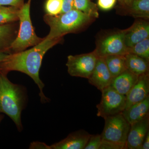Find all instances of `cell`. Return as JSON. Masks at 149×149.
Returning a JSON list of instances; mask_svg holds the SVG:
<instances>
[{
  "label": "cell",
  "mask_w": 149,
  "mask_h": 149,
  "mask_svg": "<svg viewBox=\"0 0 149 149\" xmlns=\"http://www.w3.org/2000/svg\"><path fill=\"white\" fill-rule=\"evenodd\" d=\"M63 38L44 40L33 47L18 52L9 54L3 61L0 63V71L6 74L10 71H19L27 74L32 78L38 86L40 101L43 104L49 102L44 92L45 84L40 79L39 72L44 56L48 50L61 42Z\"/></svg>",
  "instance_id": "6da1fadb"
},
{
  "label": "cell",
  "mask_w": 149,
  "mask_h": 149,
  "mask_svg": "<svg viewBox=\"0 0 149 149\" xmlns=\"http://www.w3.org/2000/svg\"><path fill=\"white\" fill-rule=\"evenodd\" d=\"M7 74L0 71V113L8 116L21 132L22 112L27 106V91L23 85L11 82Z\"/></svg>",
  "instance_id": "7a4b0ae2"
},
{
  "label": "cell",
  "mask_w": 149,
  "mask_h": 149,
  "mask_svg": "<svg viewBox=\"0 0 149 149\" xmlns=\"http://www.w3.org/2000/svg\"><path fill=\"white\" fill-rule=\"evenodd\" d=\"M95 18L82 12L73 9L56 16L45 14V22L50 27L49 34L45 38L49 40L63 38L70 33H76L88 27Z\"/></svg>",
  "instance_id": "3957f363"
},
{
  "label": "cell",
  "mask_w": 149,
  "mask_h": 149,
  "mask_svg": "<svg viewBox=\"0 0 149 149\" xmlns=\"http://www.w3.org/2000/svg\"><path fill=\"white\" fill-rule=\"evenodd\" d=\"M31 1L28 0L19 9L18 13L19 26L18 32L15 39L8 48V54L25 50L29 47L37 45L44 40V38H40L37 36L32 25L30 14Z\"/></svg>",
  "instance_id": "277c9868"
},
{
  "label": "cell",
  "mask_w": 149,
  "mask_h": 149,
  "mask_svg": "<svg viewBox=\"0 0 149 149\" xmlns=\"http://www.w3.org/2000/svg\"><path fill=\"white\" fill-rule=\"evenodd\" d=\"M125 29L113 31L106 34L97 41L94 50L98 58L109 55L125 56L128 48L125 42Z\"/></svg>",
  "instance_id": "5b68a950"
},
{
  "label": "cell",
  "mask_w": 149,
  "mask_h": 149,
  "mask_svg": "<svg viewBox=\"0 0 149 149\" xmlns=\"http://www.w3.org/2000/svg\"><path fill=\"white\" fill-rule=\"evenodd\" d=\"M104 119V126L101 134L102 140L126 145L130 125L125 120L122 113Z\"/></svg>",
  "instance_id": "8992f818"
},
{
  "label": "cell",
  "mask_w": 149,
  "mask_h": 149,
  "mask_svg": "<svg viewBox=\"0 0 149 149\" xmlns=\"http://www.w3.org/2000/svg\"><path fill=\"white\" fill-rule=\"evenodd\" d=\"M101 92V100L97 105V116L104 118L121 113L125 109L126 96L119 94L110 86Z\"/></svg>",
  "instance_id": "52a82bcc"
},
{
  "label": "cell",
  "mask_w": 149,
  "mask_h": 149,
  "mask_svg": "<svg viewBox=\"0 0 149 149\" xmlns=\"http://www.w3.org/2000/svg\"><path fill=\"white\" fill-rule=\"evenodd\" d=\"M98 57L94 51L89 53L68 56V72L73 77L88 79L95 69Z\"/></svg>",
  "instance_id": "ba28073f"
},
{
  "label": "cell",
  "mask_w": 149,
  "mask_h": 149,
  "mask_svg": "<svg viewBox=\"0 0 149 149\" xmlns=\"http://www.w3.org/2000/svg\"><path fill=\"white\" fill-rule=\"evenodd\" d=\"M149 131V115L143 120L130 125L126 146L127 149H141L144 139Z\"/></svg>",
  "instance_id": "9c48e42d"
},
{
  "label": "cell",
  "mask_w": 149,
  "mask_h": 149,
  "mask_svg": "<svg viewBox=\"0 0 149 149\" xmlns=\"http://www.w3.org/2000/svg\"><path fill=\"white\" fill-rule=\"evenodd\" d=\"M146 20L136 19L131 27L125 29V44L128 48L149 38V23Z\"/></svg>",
  "instance_id": "30bf717a"
},
{
  "label": "cell",
  "mask_w": 149,
  "mask_h": 149,
  "mask_svg": "<svg viewBox=\"0 0 149 149\" xmlns=\"http://www.w3.org/2000/svg\"><path fill=\"white\" fill-rule=\"evenodd\" d=\"M149 74L139 76L138 81L126 95L125 109L149 96Z\"/></svg>",
  "instance_id": "8fae6325"
},
{
  "label": "cell",
  "mask_w": 149,
  "mask_h": 149,
  "mask_svg": "<svg viewBox=\"0 0 149 149\" xmlns=\"http://www.w3.org/2000/svg\"><path fill=\"white\" fill-rule=\"evenodd\" d=\"M91 135L85 130H77L50 147L51 149H84Z\"/></svg>",
  "instance_id": "7c38bea8"
},
{
  "label": "cell",
  "mask_w": 149,
  "mask_h": 149,
  "mask_svg": "<svg viewBox=\"0 0 149 149\" xmlns=\"http://www.w3.org/2000/svg\"><path fill=\"white\" fill-rule=\"evenodd\" d=\"M112 79L103 58H98L95 69L88 79L89 83L101 92L110 85Z\"/></svg>",
  "instance_id": "4fadbf2b"
},
{
  "label": "cell",
  "mask_w": 149,
  "mask_h": 149,
  "mask_svg": "<svg viewBox=\"0 0 149 149\" xmlns=\"http://www.w3.org/2000/svg\"><path fill=\"white\" fill-rule=\"evenodd\" d=\"M122 113L130 125L143 120L149 115V96L124 109Z\"/></svg>",
  "instance_id": "5bb4252c"
},
{
  "label": "cell",
  "mask_w": 149,
  "mask_h": 149,
  "mask_svg": "<svg viewBox=\"0 0 149 149\" xmlns=\"http://www.w3.org/2000/svg\"><path fill=\"white\" fill-rule=\"evenodd\" d=\"M139 76L126 69L113 78L110 86L118 93L126 96L138 81Z\"/></svg>",
  "instance_id": "9a60e30c"
},
{
  "label": "cell",
  "mask_w": 149,
  "mask_h": 149,
  "mask_svg": "<svg viewBox=\"0 0 149 149\" xmlns=\"http://www.w3.org/2000/svg\"><path fill=\"white\" fill-rule=\"evenodd\" d=\"M126 68L139 76L149 74V61L134 54L128 53L125 56Z\"/></svg>",
  "instance_id": "2e32d148"
},
{
  "label": "cell",
  "mask_w": 149,
  "mask_h": 149,
  "mask_svg": "<svg viewBox=\"0 0 149 149\" xmlns=\"http://www.w3.org/2000/svg\"><path fill=\"white\" fill-rule=\"evenodd\" d=\"M18 30L15 22L0 25V51L8 53V48L16 37Z\"/></svg>",
  "instance_id": "e0dca14e"
},
{
  "label": "cell",
  "mask_w": 149,
  "mask_h": 149,
  "mask_svg": "<svg viewBox=\"0 0 149 149\" xmlns=\"http://www.w3.org/2000/svg\"><path fill=\"white\" fill-rule=\"evenodd\" d=\"M103 58L113 78L127 69L125 65V56L109 55Z\"/></svg>",
  "instance_id": "ac0fdd59"
},
{
  "label": "cell",
  "mask_w": 149,
  "mask_h": 149,
  "mask_svg": "<svg viewBox=\"0 0 149 149\" xmlns=\"http://www.w3.org/2000/svg\"><path fill=\"white\" fill-rule=\"evenodd\" d=\"M127 9L131 16L147 20L149 18V0H133Z\"/></svg>",
  "instance_id": "d6986e66"
},
{
  "label": "cell",
  "mask_w": 149,
  "mask_h": 149,
  "mask_svg": "<svg viewBox=\"0 0 149 149\" xmlns=\"http://www.w3.org/2000/svg\"><path fill=\"white\" fill-rule=\"evenodd\" d=\"M73 9L82 12L93 18L99 17L98 6L91 0H74Z\"/></svg>",
  "instance_id": "ffe728a7"
},
{
  "label": "cell",
  "mask_w": 149,
  "mask_h": 149,
  "mask_svg": "<svg viewBox=\"0 0 149 149\" xmlns=\"http://www.w3.org/2000/svg\"><path fill=\"white\" fill-rule=\"evenodd\" d=\"M19 10L13 7L0 6V25L18 21Z\"/></svg>",
  "instance_id": "44dd1931"
},
{
  "label": "cell",
  "mask_w": 149,
  "mask_h": 149,
  "mask_svg": "<svg viewBox=\"0 0 149 149\" xmlns=\"http://www.w3.org/2000/svg\"><path fill=\"white\" fill-rule=\"evenodd\" d=\"M128 53L136 54L149 61V38L128 48Z\"/></svg>",
  "instance_id": "7402d4cb"
},
{
  "label": "cell",
  "mask_w": 149,
  "mask_h": 149,
  "mask_svg": "<svg viewBox=\"0 0 149 149\" xmlns=\"http://www.w3.org/2000/svg\"><path fill=\"white\" fill-rule=\"evenodd\" d=\"M63 0H47L45 3V9L46 14L56 16L61 13Z\"/></svg>",
  "instance_id": "603a6c76"
},
{
  "label": "cell",
  "mask_w": 149,
  "mask_h": 149,
  "mask_svg": "<svg viewBox=\"0 0 149 149\" xmlns=\"http://www.w3.org/2000/svg\"><path fill=\"white\" fill-rule=\"evenodd\" d=\"M102 141L101 135H91L84 149H100Z\"/></svg>",
  "instance_id": "cb8c5ba5"
},
{
  "label": "cell",
  "mask_w": 149,
  "mask_h": 149,
  "mask_svg": "<svg viewBox=\"0 0 149 149\" xmlns=\"http://www.w3.org/2000/svg\"><path fill=\"white\" fill-rule=\"evenodd\" d=\"M117 0H98L97 6L103 10H110L115 5Z\"/></svg>",
  "instance_id": "d4e9b609"
},
{
  "label": "cell",
  "mask_w": 149,
  "mask_h": 149,
  "mask_svg": "<svg viewBox=\"0 0 149 149\" xmlns=\"http://www.w3.org/2000/svg\"><path fill=\"white\" fill-rule=\"evenodd\" d=\"M127 149L126 145L117 143L114 142L102 141L100 149Z\"/></svg>",
  "instance_id": "484cf974"
},
{
  "label": "cell",
  "mask_w": 149,
  "mask_h": 149,
  "mask_svg": "<svg viewBox=\"0 0 149 149\" xmlns=\"http://www.w3.org/2000/svg\"><path fill=\"white\" fill-rule=\"evenodd\" d=\"M24 0H0V6L13 7L21 8L24 4Z\"/></svg>",
  "instance_id": "4316f807"
},
{
  "label": "cell",
  "mask_w": 149,
  "mask_h": 149,
  "mask_svg": "<svg viewBox=\"0 0 149 149\" xmlns=\"http://www.w3.org/2000/svg\"><path fill=\"white\" fill-rule=\"evenodd\" d=\"M74 0H63V7L61 13L68 12L73 9Z\"/></svg>",
  "instance_id": "83f0119b"
},
{
  "label": "cell",
  "mask_w": 149,
  "mask_h": 149,
  "mask_svg": "<svg viewBox=\"0 0 149 149\" xmlns=\"http://www.w3.org/2000/svg\"><path fill=\"white\" fill-rule=\"evenodd\" d=\"M29 148V149H51L50 146H48L45 143L38 141L32 142L30 144Z\"/></svg>",
  "instance_id": "f1b7e54d"
},
{
  "label": "cell",
  "mask_w": 149,
  "mask_h": 149,
  "mask_svg": "<svg viewBox=\"0 0 149 149\" xmlns=\"http://www.w3.org/2000/svg\"><path fill=\"white\" fill-rule=\"evenodd\" d=\"M149 149V131L147 133L146 137L144 139L141 149Z\"/></svg>",
  "instance_id": "f546056e"
},
{
  "label": "cell",
  "mask_w": 149,
  "mask_h": 149,
  "mask_svg": "<svg viewBox=\"0 0 149 149\" xmlns=\"http://www.w3.org/2000/svg\"><path fill=\"white\" fill-rule=\"evenodd\" d=\"M133 0H118L120 4L122 6L127 9L130 6Z\"/></svg>",
  "instance_id": "4dcf8cb0"
},
{
  "label": "cell",
  "mask_w": 149,
  "mask_h": 149,
  "mask_svg": "<svg viewBox=\"0 0 149 149\" xmlns=\"http://www.w3.org/2000/svg\"><path fill=\"white\" fill-rule=\"evenodd\" d=\"M9 54L4 51H0V63L1 62L7 58Z\"/></svg>",
  "instance_id": "1f68e13d"
},
{
  "label": "cell",
  "mask_w": 149,
  "mask_h": 149,
  "mask_svg": "<svg viewBox=\"0 0 149 149\" xmlns=\"http://www.w3.org/2000/svg\"><path fill=\"white\" fill-rule=\"evenodd\" d=\"M4 117V116L3 114H2V113H0V123H1L2 120L3 119Z\"/></svg>",
  "instance_id": "d6a6232c"
}]
</instances>
